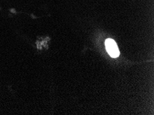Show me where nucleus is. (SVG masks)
Instances as JSON below:
<instances>
[{
    "label": "nucleus",
    "mask_w": 154,
    "mask_h": 115,
    "mask_svg": "<svg viewBox=\"0 0 154 115\" xmlns=\"http://www.w3.org/2000/svg\"><path fill=\"white\" fill-rule=\"evenodd\" d=\"M105 46H106V49L109 55L111 57L116 58L120 55V51H119L118 45L113 39H106V41H105Z\"/></svg>",
    "instance_id": "obj_1"
}]
</instances>
